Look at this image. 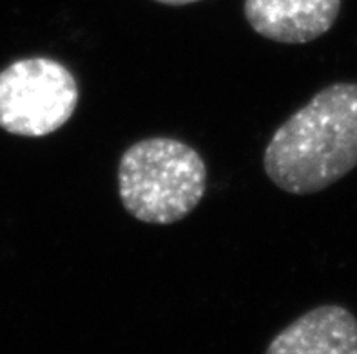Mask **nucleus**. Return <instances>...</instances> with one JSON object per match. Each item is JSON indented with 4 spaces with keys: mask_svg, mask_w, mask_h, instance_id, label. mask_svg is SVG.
Returning a JSON list of instances; mask_svg holds the SVG:
<instances>
[{
    "mask_svg": "<svg viewBox=\"0 0 357 354\" xmlns=\"http://www.w3.org/2000/svg\"><path fill=\"white\" fill-rule=\"evenodd\" d=\"M263 166L283 192L308 195L328 188L357 166V83L319 90L272 134Z\"/></svg>",
    "mask_w": 357,
    "mask_h": 354,
    "instance_id": "nucleus-1",
    "label": "nucleus"
},
{
    "mask_svg": "<svg viewBox=\"0 0 357 354\" xmlns=\"http://www.w3.org/2000/svg\"><path fill=\"white\" fill-rule=\"evenodd\" d=\"M116 175L126 211L147 225L185 219L207 190L204 157L176 138H145L132 143L120 157Z\"/></svg>",
    "mask_w": 357,
    "mask_h": 354,
    "instance_id": "nucleus-2",
    "label": "nucleus"
},
{
    "mask_svg": "<svg viewBox=\"0 0 357 354\" xmlns=\"http://www.w3.org/2000/svg\"><path fill=\"white\" fill-rule=\"evenodd\" d=\"M78 83L63 63L45 56L13 62L0 72V129L24 138H44L73 118Z\"/></svg>",
    "mask_w": 357,
    "mask_h": 354,
    "instance_id": "nucleus-3",
    "label": "nucleus"
},
{
    "mask_svg": "<svg viewBox=\"0 0 357 354\" xmlns=\"http://www.w3.org/2000/svg\"><path fill=\"white\" fill-rule=\"evenodd\" d=\"M341 0H245L243 13L259 36L278 44H308L332 29Z\"/></svg>",
    "mask_w": 357,
    "mask_h": 354,
    "instance_id": "nucleus-4",
    "label": "nucleus"
},
{
    "mask_svg": "<svg viewBox=\"0 0 357 354\" xmlns=\"http://www.w3.org/2000/svg\"><path fill=\"white\" fill-rule=\"evenodd\" d=\"M265 354H357V319L343 305H319L278 332Z\"/></svg>",
    "mask_w": 357,
    "mask_h": 354,
    "instance_id": "nucleus-5",
    "label": "nucleus"
},
{
    "mask_svg": "<svg viewBox=\"0 0 357 354\" xmlns=\"http://www.w3.org/2000/svg\"><path fill=\"white\" fill-rule=\"evenodd\" d=\"M156 2L165 6H187L192 4V2H198V0H156Z\"/></svg>",
    "mask_w": 357,
    "mask_h": 354,
    "instance_id": "nucleus-6",
    "label": "nucleus"
}]
</instances>
